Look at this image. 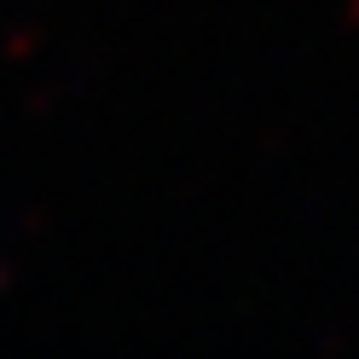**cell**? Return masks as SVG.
Segmentation results:
<instances>
[{
    "mask_svg": "<svg viewBox=\"0 0 359 359\" xmlns=\"http://www.w3.org/2000/svg\"><path fill=\"white\" fill-rule=\"evenodd\" d=\"M342 6H348V24L359 29V0H342Z\"/></svg>",
    "mask_w": 359,
    "mask_h": 359,
    "instance_id": "obj_1",
    "label": "cell"
}]
</instances>
